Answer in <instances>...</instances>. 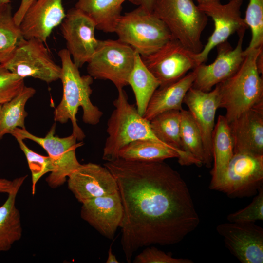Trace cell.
<instances>
[{"label":"cell","mask_w":263,"mask_h":263,"mask_svg":"<svg viewBox=\"0 0 263 263\" xmlns=\"http://www.w3.org/2000/svg\"><path fill=\"white\" fill-rule=\"evenodd\" d=\"M103 165L117 183L123 209L121 244L128 263L140 248L176 244L198 226L187 183L163 161L117 158Z\"/></svg>","instance_id":"obj_1"},{"label":"cell","mask_w":263,"mask_h":263,"mask_svg":"<svg viewBox=\"0 0 263 263\" xmlns=\"http://www.w3.org/2000/svg\"><path fill=\"white\" fill-rule=\"evenodd\" d=\"M58 55L61 62L59 79L62 83L63 94L60 102L54 112V120L65 124L70 120L72 133L77 141H82L85 134L77 122L79 108H82V120L87 124H97L103 115V112L90 99L93 92L91 85L94 78L89 75H80L79 68L73 62L66 49L59 50Z\"/></svg>","instance_id":"obj_2"},{"label":"cell","mask_w":263,"mask_h":263,"mask_svg":"<svg viewBox=\"0 0 263 263\" xmlns=\"http://www.w3.org/2000/svg\"><path fill=\"white\" fill-rule=\"evenodd\" d=\"M263 47L250 50L237 72L218 84L219 108L225 109L228 123L263 101V80L257 65Z\"/></svg>","instance_id":"obj_3"},{"label":"cell","mask_w":263,"mask_h":263,"mask_svg":"<svg viewBox=\"0 0 263 263\" xmlns=\"http://www.w3.org/2000/svg\"><path fill=\"white\" fill-rule=\"evenodd\" d=\"M117 90L118 96L113 102L115 108L107 124L108 136L102 156L107 161L117 159L120 150L134 141L150 139L165 144L153 133L150 121L139 113L134 105L129 103L124 90Z\"/></svg>","instance_id":"obj_4"},{"label":"cell","mask_w":263,"mask_h":263,"mask_svg":"<svg viewBox=\"0 0 263 263\" xmlns=\"http://www.w3.org/2000/svg\"><path fill=\"white\" fill-rule=\"evenodd\" d=\"M152 13L179 41L194 54L203 48L201 37L208 17L192 0H154Z\"/></svg>","instance_id":"obj_5"},{"label":"cell","mask_w":263,"mask_h":263,"mask_svg":"<svg viewBox=\"0 0 263 263\" xmlns=\"http://www.w3.org/2000/svg\"><path fill=\"white\" fill-rule=\"evenodd\" d=\"M114 32L118 39L131 46L141 56L153 53L172 38L164 23L141 6L121 15Z\"/></svg>","instance_id":"obj_6"},{"label":"cell","mask_w":263,"mask_h":263,"mask_svg":"<svg viewBox=\"0 0 263 263\" xmlns=\"http://www.w3.org/2000/svg\"><path fill=\"white\" fill-rule=\"evenodd\" d=\"M56 126L54 124L44 137L37 136L26 128H17L10 133L16 139L32 140L46 151L54 169L46 180L53 188L62 185L68 177L81 166L76 157V149L83 145V142L77 143V139L73 133L65 137L56 135Z\"/></svg>","instance_id":"obj_7"},{"label":"cell","mask_w":263,"mask_h":263,"mask_svg":"<svg viewBox=\"0 0 263 263\" xmlns=\"http://www.w3.org/2000/svg\"><path fill=\"white\" fill-rule=\"evenodd\" d=\"M136 52L119 39L99 40L87 70L93 78L111 81L117 89L128 85Z\"/></svg>","instance_id":"obj_8"},{"label":"cell","mask_w":263,"mask_h":263,"mask_svg":"<svg viewBox=\"0 0 263 263\" xmlns=\"http://www.w3.org/2000/svg\"><path fill=\"white\" fill-rule=\"evenodd\" d=\"M44 43L36 38H24L3 65L22 78L32 77L47 83L59 79L61 67L53 60Z\"/></svg>","instance_id":"obj_9"},{"label":"cell","mask_w":263,"mask_h":263,"mask_svg":"<svg viewBox=\"0 0 263 263\" xmlns=\"http://www.w3.org/2000/svg\"><path fill=\"white\" fill-rule=\"evenodd\" d=\"M263 187V155L234 153L216 189L230 198L250 197Z\"/></svg>","instance_id":"obj_10"},{"label":"cell","mask_w":263,"mask_h":263,"mask_svg":"<svg viewBox=\"0 0 263 263\" xmlns=\"http://www.w3.org/2000/svg\"><path fill=\"white\" fill-rule=\"evenodd\" d=\"M194 54L172 38L153 53L140 56L159 87H163L177 81L197 66Z\"/></svg>","instance_id":"obj_11"},{"label":"cell","mask_w":263,"mask_h":263,"mask_svg":"<svg viewBox=\"0 0 263 263\" xmlns=\"http://www.w3.org/2000/svg\"><path fill=\"white\" fill-rule=\"evenodd\" d=\"M243 2V0H230L222 4L218 0L206 5H198L207 17L212 19L214 28L201 51L194 54L197 66L207 60L209 53L214 47L227 41L232 34L248 28L241 16Z\"/></svg>","instance_id":"obj_12"},{"label":"cell","mask_w":263,"mask_h":263,"mask_svg":"<svg viewBox=\"0 0 263 263\" xmlns=\"http://www.w3.org/2000/svg\"><path fill=\"white\" fill-rule=\"evenodd\" d=\"M246 30L237 33L239 39L234 48L227 41L219 44L216 46L217 57L212 63H202L193 69L196 75L192 87L205 92L210 91L214 86L237 72L245 56L243 43Z\"/></svg>","instance_id":"obj_13"},{"label":"cell","mask_w":263,"mask_h":263,"mask_svg":"<svg viewBox=\"0 0 263 263\" xmlns=\"http://www.w3.org/2000/svg\"><path fill=\"white\" fill-rule=\"evenodd\" d=\"M94 22L75 7L68 10L61 23V31L66 49L74 64L80 68L87 63L99 42L95 38Z\"/></svg>","instance_id":"obj_14"},{"label":"cell","mask_w":263,"mask_h":263,"mask_svg":"<svg viewBox=\"0 0 263 263\" xmlns=\"http://www.w3.org/2000/svg\"><path fill=\"white\" fill-rule=\"evenodd\" d=\"M216 231L226 248L240 262L263 263V229L255 223H222Z\"/></svg>","instance_id":"obj_15"},{"label":"cell","mask_w":263,"mask_h":263,"mask_svg":"<svg viewBox=\"0 0 263 263\" xmlns=\"http://www.w3.org/2000/svg\"><path fill=\"white\" fill-rule=\"evenodd\" d=\"M67 181L68 188L81 203L118 191L116 181L109 170L93 163L81 164L68 177Z\"/></svg>","instance_id":"obj_16"},{"label":"cell","mask_w":263,"mask_h":263,"mask_svg":"<svg viewBox=\"0 0 263 263\" xmlns=\"http://www.w3.org/2000/svg\"><path fill=\"white\" fill-rule=\"evenodd\" d=\"M197 125L202 138L205 153L203 165L209 168L213 161L212 137L215 117L219 108L218 89L205 92L191 87L183 100Z\"/></svg>","instance_id":"obj_17"},{"label":"cell","mask_w":263,"mask_h":263,"mask_svg":"<svg viewBox=\"0 0 263 263\" xmlns=\"http://www.w3.org/2000/svg\"><path fill=\"white\" fill-rule=\"evenodd\" d=\"M65 16L62 0H35L19 26L25 39L36 38L45 43Z\"/></svg>","instance_id":"obj_18"},{"label":"cell","mask_w":263,"mask_h":263,"mask_svg":"<svg viewBox=\"0 0 263 263\" xmlns=\"http://www.w3.org/2000/svg\"><path fill=\"white\" fill-rule=\"evenodd\" d=\"M80 215L101 234L113 239L120 226L123 209L119 191L88 200L82 203Z\"/></svg>","instance_id":"obj_19"},{"label":"cell","mask_w":263,"mask_h":263,"mask_svg":"<svg viewBox=\"0 0 263 263\" xmlns=\"http://www.w3.org/2000/svg\"><path fill=\"white\" fill-rule=\"evenodd\" d=\"M234 153L263 155V101L229 123Z\"/></svg>","instance_id":"obj_20"},{"label":"cell","mask_w":263,"mask_h":263,"mask_svg":"<svg viewBox=\"0 0 263 263\" xmlns=\"http://www.w3.org/2000/svg\"><path fill=\"white\" fill-rule=\"evenodd\" d=\"M194 70L177 81L159 87L154 92L147 107L143 117L148 121L157 115L170 110L183 109L182 104L195 78Z\"/></svg>","instance_id":"obj_21"},{"label":"cell","mask_w":263,"mask_h":263,"mask_svg":"<svg viewBox=\"0 0 263 263\" xmlns=\"http://www.w3.org/2000/svg\"><path fill=\"white\" fill-rule=\"evenodd\" d=\"M213 166L209 188L216 190L220 184L234 154V147L229 123L225 116L219 115L212 137Z\"/></svg>","instance_id":"obj_22"},{"label":"cell","mask_w":263,"mask_h":263,"mask_svg":"<svg viewBox=\"0 0 263 263\" xmlns=\"http://www.w3.org/2000/svg\"><path fill=\"white\" fill-rule=\"evenodd\" d=\"M27 175L15 179V185L0 206V253L9 250L22 235L19 211L16 206L18 193Z\"/></svg>","instance_id":"obj_23"},{"label":"cell","mask_w":263,"mask_h":263,"mask_svg":"<svg viewBox=\"0 0 263 263\" xmlns=\"http://www.w3.org/2000/svg\"><path fill=\"white\" fill-rule=\"evenodd\" d=\"M181 111L163 112L150 121V128L156 137L165 145L177 150L180 156L179 163L183 166L196 165L197 162L182 150L180 137Z\"/></svg>","instance_id":"obj_24"},{"label":"cell","mask_w":263,"mask_h":263,"mask_svg":"<svg viewBox=\"0 0 263 263\" xmlns=\"http://www.w3.org/2000/svg\"><path fill=\"white\" fill-rule=\"evenodd\" d=\"M126 0H77L75 7L90 18L97 29L113 33Z\"/></svg>","instance_id":"obj_25"},{"label":"cell","mask_w":263,"mask_h":263,"mask_svg":"<svg viewBox=\"0 0 263 263\" xmlns=\"http://www.w3.org/2000/svg\"><path fill=\"white\" fill-rule=\"evenodd\" d=\"M180 156L175 149L150 139L132 141L122 148L118 154V158L139 162L161 161L169 158L178 159Z\"/></svg>","instance_id":"obj_26"},{"label":"cell","mask_w":263,"mask_h":263,"mask_svg":"<svg viewBox=\"0 0 263 263\" xmlns=\"http://www.w3.org/2000/svg\"><path fill=\"white\" fill-rule=\"evenodd\" d=\"M129 85L133 91L137 111L143 116L151 97L160 85L137 52L134 66L129 76Z\"/></svg>","instance_id":"obj_27"},{"label":"cell","mask_w":263,"mask_h":263,"mask_svg":"<svg viewBox=\"0 0 263 263\" xmlns=\"http://www.w3.org/2000/svg\"><path fill=\"white\" fill-rule=\"evenodd\" d=\"M36 93L34 88L25 85L22 90L10 101L2 104L0 118V141L6 134H10L17 128L25 129V110L28 100Z\"/></svg>","instance_id":"obj_28"},{"label":"cell","mask_w":263,"mask_h":263,"mask_svg":"<svg viewBox=\"0 0 263 263\" xmlns=\"http://www.w3.org/2000/svg\"><path fill=\"white\" fill-rule=\"evenodd\" d=\"M24 38L15 23L10 3L0 10V64L6 63L12 56Z\"/></svg>","instance_id":"obj_29"},{"label":"cell","mask_w":263,"mask_h":263,"mask_svg":"<svg viewBox=\"0 0 263 263\" xmlns=\"http://www.w3.org/2000/svg\"><path fill=\"white\" fill-rule=\"evenodd\" d=\"M180 137L182 150L195 160L199 167L204 164L205 153L200 130L189 111L181 110Z\"/></svg>","instance_id":"obj_30"},{"label":"cell","mask_w":263,"mask_h":263,"mask_svg":"<svg viewBox=\"0 0 263 263\" xmlns=\"http://www.w3.org/2000/svg\"><path fill=\"white\" fill-rule=\"evenodd\" d=\"M244 21L251 32V39L244 54L263 45V0H249Z\"/></svg>","instance_id":"obj_31"},{"label":"cell","mask_w":263,"mask_h":263,"mask_svg":"<svg viewBox=\"0 0 263 263\" xmlns=\"http://www.w3.org/2000/svg\"><path fill=\"white\" fill-rule=\"evenodd\" d=\"M20 149L26 158L31 172L32 193L35 194L36 186L38 180L45 174L53 170V166L49 156H43L31 150L23 140L16 139Z\"/></svg>","instance_id":"obj_32"},{"label":"cell","mask_w":263,"mask_h":263,"mask_svg":"<svg viewBox=\"0 0 263 263\" xmlns=\"http://www.w3.org/2000/svg\"><path fill=\"white\" fill-rule=\"evenodd\" d=\"M230 222L255 223L263 220V187L261 188L252 202L246 207L227 216Z\"/></svg>","instance_id":"obj_33"},{"label":"cell","mask_w":263,"mask_h":263,"mask_svg":"<svg viewBox=\"0 0 263 263\" xmlns=\"http://www.w3.org/2000/svg\"><path fill=\"white\" fill-rule=\"evenodd\" d=\"M24 86V78L18 76L0 64V104L10 101Z\"/></svg>","instance_id":"obj_34"},{"label":"cell","mask_w":263,"mask_h":263,"mask_svg":"<svg viewBox=\"0 0 263 263\" xmlns=\"http://www.w3.org/2000/svg\"><path fill=\"white\" fill-rule=\"evenodd\" d=\"M134 263H192L188 259L174 258L170 255L154 247H148L138 254Z\"/></svg>","instance_id":"obj_35"},{"label":"cell","mask_w":263,"mask_h":263,"mask_svg":"<svg viewBox=\"0 0 263 263\" xmlns=\"http://www.w3.org/2000/svg\"><path fill=\"white\" fill-rule=\"evenodd\" d=\"M35 0H21L19 8L13 15L14 20L17 25L19 26L27 10Z\"/></svg>","instance_id":"obj_36"},{"label":"cell","mask_w":263,"mask_h":263,"mask_svg":"<svg viewBox=\"0 0 263 263\" xmlns=\"http://www.w3.org/2000/svg\"><path fill=\"white\" fill-rule=\"evenodd\" d=\"M14 185V179L10 181L4 178H0V192L8 194L12 190Z\"/></svg>","instance_id":"obj_37"},{"label":"cell","mask_w":263,"mask_h":263,"mask_svg":"<svg viewBox=\"0 0 263 263\" xmlns=\"http://www.w3.org/2000/svg\"><path fill=\"white\" fill-rule=\"evenodd\" d=\"M130 2L141 6L145 10L152 12V9L154 0H129Z\"/></svg>","instance_id":"obj_38"},{"label":"cell","mask_w":263,"mask_h":263,"mask_svg":"<svg viewBox=\"0 0 263 263\" xmlns=\"http://www.w3.org/2000/svg\"><path fill=\"white\" fill-rule=\"evenodd\" d=\"M116 256L113 254L111 246L109 248L108 255L106 261V263H119Z\"/></svg>","instance_id":"obj_39"},{"label":"cell","mask_w":263,"mask_h":263,"mask_svg":"<svg viewBox=\"0 0 263 263\" xmlns=\"http://www.w3.org/2000/svg\"><path fill=\"white\" fill-rule=\"evenodd\" d=\"M198 3V5H206L211 3L219 0H196Z\"/></svg>","instance_id":"obj_40"},{"label":"cell","mask_w":263,"mask_h":263,"mask_svg":"<svg viewBox=\"0 0 263 263\" xmlns=\"http://www.w3.org/2000/svg\"><path fill=\"white\" fill-rule=\"evenodd\" d=\"M10 3L6 1L5 0H0V10L5 5Z\"/></svg>","instance_id":"obj_41"},{"label":"cell","mask_w":263,"mask_h":263,"mask_svg":"<svg viewBox=\"0 0 263 263\" xmlns=\"http://www.w3.org/2000/svg\"><path fill=\"white\" fill-rule=\"evenodd\" d=\"M1 107H2V104H0V113H1Z\"/></svg>","instance_id":"obj_42"},{"label":"cell","mask_w":263,"mask_h":263,"mask_svg":"<svg viewBox=\"0 0 263 263\" xmlns=\"http://www.w3.org/2000/svg\"><path fill=\"white\" fill-rule=\"evenodd\" d=\"M6 1H7V2H11L12 1H13V0H5Z\"/></svg>","instance_id":"obj_43"}]
</instances>
